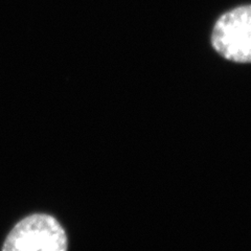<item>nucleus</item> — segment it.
Here are the masks:
<instances>
[{"instance_id":"f257e3e1","label":"nucleus","mask_w":251,"mask_h":251,"mask_svg":"<svg viewBox=\"0 0 251 251\" xmlns=\"http://www.w3.org/2000/svg\"><path fill=\"white\" fill-rule=\"evenodd\" d=\"M67 235L56 218L31 214L21 219L7 233L2 251H65Z\"/></svg>"},{"instance_id":"f03ea898","label":"nucleus","mask_w":251,"mask_h":251,"mask_svg":"<svg viewBox=\"0 0 251 251\" xmlns=\"http://www.w3.org/2000/svg\"><path fill=\"white\" fill-rule=\"evenodd\" d=\"M211 46L221 56L235 63L251 60V5L242 4L222 14L210 37Z\"/></svg>"}]
</instances>
